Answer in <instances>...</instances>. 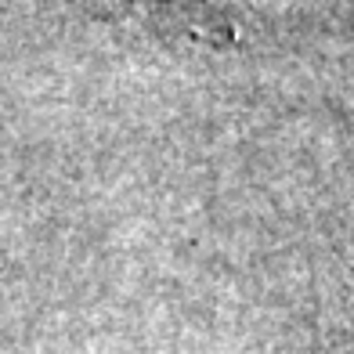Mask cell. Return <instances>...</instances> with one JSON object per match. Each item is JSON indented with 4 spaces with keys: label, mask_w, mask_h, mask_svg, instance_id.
Returning <instances> with one entry per match:
<instances>
[{
    "label": "cell",
    "mask_w": 354,
    "mask_h": 354,
    "mask_svg": "<svg viewBox=\"0 0 354 354\" xmlns=\"http://www.w3.org/2000/svg\"><path fill=\"white\" fill-rule=\"evenodd\" d=\"M109 19L174 47L235 51L264 19L293 11L297 0H91Z\"/></svg>",
    "instance_id": "obj_1"
}]
</instances>
